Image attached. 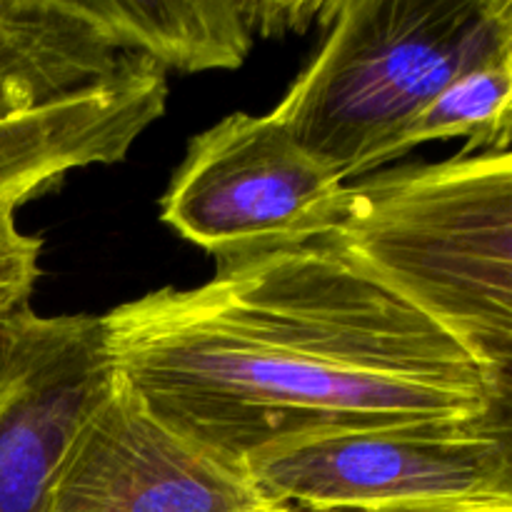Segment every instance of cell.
<instances>
[{"mask_svg": "<svg viewBox=\"0 0 512 512\" xmlns=\"http://www.w3.org/2000/svg\"><path fill=\"white\" fill-rule=\"evenodd\" d=\"M18 205L0 200V330L30 308V295L40 278V240L15 223Z\"/></svg>", "mask_w": 512, "mask_h": 512, "instance_id": "obj_12", "label": "cell"}, {"mask_svg": "<svg viewBox=\"0 0 512 512\" xmlns=\"http://www.w3.org/2000/svg\"><path fill=\"white\" fill-rule=\"evenodd\" d=\"M512 50L485 58L450 80L395 143L390 160L430 140L468 138L460 153L510 150Z\"/></svg>", "mask_w": 512, "mask_h": 512, "instance_id": "obj_11", "label": "cell"}, {"mask_svg": "<svg viewBox=\"0 0 512 512\" xmlns=\"http://www.w3.org/2000/svg\"><path fill=\"white\" fill-rule=\"evenodd\" d=\"M328 238L510 388V150L458 153L348 185Z\"/></svg>", "mask_w": 512, "mask_h": 512, "instance_id": "obj_2", "label": "cell"}, {"mask_svg": "<svg viewBox=\"0 0 512 512\" xmlns=\"http://www.w3.org/2000/svg\"><path fill=\"white\" fill-rule=\"evenodd\" d=\"M40 512H293L243 460L180 433L125 380L85 413Z\"/></svg>", "mask_w": 512, "mask_h": 512, "instance_id": "obj_6", "label": "cell"}, {"mask_svg": "<svg viewBox=\"0 0 512 512\" xmlns=\"http://www.w3.org/2000/svg\"><path fill=\"white\" fill-rule=\"evenodd\" d=\"M113 380L100 315L25 308L0 330V512H40L55 468Z\"/></svg>", "mask_w": 512, "mask_h": 512, "instance_id": "obj_7", "label": "cell"}, {"mask_svg": "<svg viewBox=\"0 0 512 512\" xmlns=\"http://www.w3.org/2000/svg\"><path fill=\"white\" fill-rule=\"evenodd\" d=\"M120 53L153 60L158 68H238L263 38L253 0H73Z\"/></svg>", "mask_w": 512, "mask_h": 512, "instance_id": "obj_10", "label": "cell"}, {"mask_svg": "<svg viewBox=\"0 0 512 512\" xmlns=\"http://www.w3.org/2000/svg\"><path fill=\"white\" fill-rule=\"evenodd\" d=\"M158 418L243 460L280 440L510 418V388L330 238L218 263L100 315Z\"/></svg>", "mask_w": 512, "mask_h": 512, "instance_id": "obj_1", "label": "cell"}, {"mask_svg": "<svg viewBox=\"0 0 512 512\" xmlns=\"http://www.w3.org/2000/svg\"><path fill=\"white\" fill-rule=\"evenodd\" d=\"M345 190L278 118L233 113L190 140L160 218L228 263L328 238Z\"/></svg>", "mask_w": 512, "mask_h": 512, "instance_id": "obj_5", "label": "cell"}, {"mask_svg": "<svg viewBox=\"0 0 512 512\" xmlns=\"http://www.w3.org/2000/svg\"><path fill=\"white\" fill-rule=\"evenodd\" d=\"M245 468L270 498L300 512L508 503L510 418L280 440L250 453Z\"/></svg>", "mask_w": 512, "mask_h": 512, "instance_id": "obj_4", "label": "cell"}, {"mask_svg": "<svg viewBox=\"0 0 512 512\" xmlns=\"http://www.w3.org/2000/svg\"><path fill=\"white\" fill-rule=\"evenodd\" d=\"M293 510V508H290ZM300 512V510H293ZM363 512H512L508 503H463V505H423V508H395V510H363Z\"/></svg>", "mask_w": 512, "mask_h": 512, "instance_id": "obj_13", "label": "cell"}, {"mask_svg": "<svg viewBox=\"0 0 512 512\" xmlns=\"http://www.w3.org/2000/svg\"><path fill=\"white\" fill-rule=\"evenodd\" d=\"M130 58L73 0H0V123L103 83Z\"/></svg>", "mask_w": 512, "mask_h": 512, "instance_id": "obj_9", "label": "cell"}, {"mask_svg": "<svg viewBox=\"0 0 512 512\" xmlns=\"http://www.w3.org/2000/svg\"><path fill=\"white\" fill-rule=\"evenodd\" d=\"M328 25L270 115L343 180L388 163L463 70L512 50V0H338Z\"/></svg>", "mask_w": 512, "mask_h": 512, "instance_id": "obj_3", "label": "cell"}, {"mask_svg": "<svg viewBox=\"0 0 512 512\" xmlns=\"http://www.w3.org/2000/svg\"><path fill=\"white\" fill-rule=\"evenodd\" d=\"M168 80L133 55L113 78L0 123V200L20 205L65 173L120 163L165 113Z\"/></svg>", "mask_w": 512, "mask_h": 512, "instance_id": "obj_8", "label": "cell"}]
</instances>
